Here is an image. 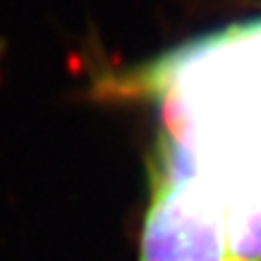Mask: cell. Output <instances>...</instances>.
<instances>
[{"instance_id":"obj_1","label":"cell","mask_w":261,"mask_h":261,"mask_svg":"<svg viewBox=\"0 0 261 261\" xmlns=\"http://www.w3.org/2000/svg\"><path fill=\"white\" fill-rule=\"evenodd\" d=\"M140 261H231L224 198L198 170L185 178L150 176Z\"/></svg>"},{"instance_id":"obj_2","label":"cell","mask_w":261,"mask_h":261,"mask_svg":"<svg viewBox=\"0 0 261 261\" xmlns=\"http://www.w3.org/2000/svg\"><path fill=\"white\" fill-rule=\"evenodd\" d=\"M231 261H261V174L222 192Z\"/></svg>"}]
</instances>
